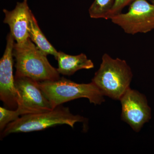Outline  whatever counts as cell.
Masks as SVG:
<instances>
[{"mask_svg":"<svg viewBox=\"0 0 154 154\" xmlns=\"http://www.w3.org/2000/svg\"><path fill=\"white\" fill-rule=\"evenodd\" d=\"M115 0H95L89 9L90 17L93 19H109Z\"/></svg>","mask_w":154,"mask_h":154,"instance_id":"cell-12","label":"cell"},{"mask_svg":"<svg viewBox=\"0 0 154 154\" xmlns=\"http://www.w3.org/2000/svg\"><path fill=\"white\" fill-rule=\"evenodd\" d=\"M28 32L29 38L40 51L45 55L51 54L56 58L58 51L50 43L45 36L31 11L29 16Z\"/></svg>","mask_w":154,"mask_h":154,"instance_id":"cell-11","label":"cell"},{"mask_svg":"<svg viewBox=\"0 0 154 154\" xmlns=\"http://www.w3.org/2000/svg\"><path fill=\"white\" fill-rule=\"evenodd\" d=\"M37 85L54 108L65 102L87 98L90 103L101 105L104 95L94 83L78 84L64 78L55 81L37 82Z\"/></svg>","mask_w":154,"mask_h":154,"instance_id":"cell-4","label":"cell"},{"mask_svg":"<svg viewBox=\"0 0 154 154\" xmlns=\"http://www.w3.org/2000/svg\"><path fill=\"white\" fill-rule=\"evenodd\" d=\"M151 2L152 4L153 5H154V0H151Z\"/></svg>","mask_w":154,"mask_h":154,"instance_id":"cell-15","label":"cell"},{"mask_svg":"<svg viewBox=\"0 0 154 154\" xmlns=\"http://www.w3.org/2000/svg\"><path fill=\"white\" fill-rule=\"evenodd\" d=\"M110 19L127 34L148 33L154 30V5L146 0H134L127 13H120Z\"/></svg>","mask_w":154,"mask_h":154,"instance_id":"cell-5","label":"cell"},{"mask_svg":"<svg viewBox=\"0 0 154 154\" xmlns=\"http://www.w3.org/2000/svg\"><path fill=\"white\" fill-rule=\"evenodd\" d=\"M13 54L16 62L15 76L27 77L37 82L60 79L57 69L51 65L47 56L37 48L30 38L20 44L15 42Z\"/></svg>","mask_w":154,"mask_h":154,"instance_id":"cell-1","label":"cell"},{"mask_svg":"<svg viewBox=\"0 0 154 154\" xmlns=\"http://www.w3.org/2000/svg\"><path fill=\"white\" fill-rule=\"evenodd\" d=\"M21 113L18 109L11 110L0 107V131L2 132L6 126L11 122L17 120Z\"/></svg>","mask_w":154,"mask_h":154,"instance_id":"cell-13","label":"cell"},{"mask_svg":"<svg viewBox=\"0 0 154 154\" xmlns=\"http://www.w3.org/2000/svg\"><path fill=\"white\" fill-rule=\"evenodd\" d=\"M18 107L22 116L53 110L50 102L38 87L37 82L25 77L15 76Z\"/></svg>","mask_w":154,"mask_h":154,"instance_id":"cell-6","label":"cell"},{"mask_svg":"<svg viewBox=\"0 0 154 154\" xmlns=\"http://www.w3.org/2000/svg\"><path fill=\"white\" fill-rule=\"evenodd\" d=\"M134 1V0H115L114 6L109 15V19L113 16L121 13L125 7L130 5Z\"/></svg>","mask_w":154,"mask_h":154,"instance_id":"cell-14","label":"cell"},{"mask_svg":"<svg viewBox=\"0 0 154 154\" xmlns=\"http://www.w3.org/2000/svg\"><path fill=\"white\" fill-rule=\"evenodd\" d=\"M85 120L83 116L74 115L68 107L60 105L47 112L22 116L6 126L1 132V138L11 134L38 131L61 125H67L73 128L76 122Z\"/></svg>","mask_w":154,"mask_h":154,"instance_id":"cell-3","label":"cell"},{"mask_svg":"<svg viewBox=\"0 0 154 154\" xmlns=\"http://www.w3.org/2000/svg\"><path fill=\"white\" fill-rule=\"evenodd\" d=\"M30 11L27 0L17 2L12 11L3 9L5 15L4 22L9 25L10 33L18 44L23 43L29 38L28 27Z\"/></svg>","mask_w":154,"mask_h":154,"instance_id":"cell-9","label":"cell"},{"mask_svg":"<svg viewBox=\"0 0 154 154\" xmlns=\"http://www.w3.org/2000/svg\"><path fill=\"white\" fill-rule=\"evenodd\" d=\"M56 60L58 65V72L65 75H71L76 72L82 69H89L94 67L92 61L89 59L85 54L71 55L58 51Z\"/></svg>","mask_w":154,"mask_h":154,"instance_id":"cell-10","label":"cell"},{"mask_svg":"<svg viewBox=\"0 0 154 154\" xmlns=\"http://www.w3.org/2000/svg\"><path fill=\"white\" fill-rule=\"evenodd\" d=\"M122 105L121 118L136 132L151 118V110L146 98L135 90L128 88L119 99Z\"/></svg>","mask_w":154,"mask_h":154,"instance_id":"cell-7","label":"cell"},{"mask_svg":"<svg viewBox=\"0 0 154 154\" xmlns=\"http://www.w3.org/2000/svg\"><path fill=\"white\" fill-rule=\"evenodd\" d=\"M132 78L131 69L126 61L105 54L92 82L104 96L119 100L130 88Z\"/></svg>","mask_w":154,"mask_h":154,"instance_id":"cell-2","label":"cell"},{"mask_svg":"<svg viewBox=\"0 0 154 154\" xmlns=\"http://www.w3.org/2000/svg\"><path fill=\"white\" fill-rule=\"evenodd\" d=\"M14 38L11 33L7 37V44L0 60V99L11 110L18 107L17 93L13 74Z\"/></svg>","mask_w":154,"mask_h":154,"instance_id":"cell-8","label":"cell"}]
</instances>
